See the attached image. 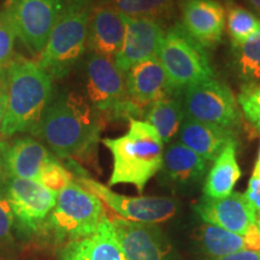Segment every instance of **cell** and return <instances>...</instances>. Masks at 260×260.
Returning <instances> with one entry per match:
<instances>
[{
    "label": "cell",
    "instance_id": "obj_1",
    "mask_svg": "<svg viewBox=\"0 0 260 260\" xmlns=\"http://www.w3.org/2000/svg\"><path fill=\"white\" fill-rule=\"evenodd\" d=\"M103 124V116L86 98L67 92L50 100L31 133L57 157L77 158L96 145Z\"/></svg>",
    "mask_w": 260,
    "mask_h": 260
},
{
    "label": "cell",
    "instance_id": "obj_2",
    "mask_svg": "<svg viewBox=\"0 0 260 260\" xmlns=\"http://www.w3.org/2000/svg\"><path fill=\"white\" fill-rule=\"evenodd\" d=\"M6 112L2 136L31 132L40 121L52 96V79L23 56H14L4 71Z\"/></svg>",
    "mask_w": 260,
    "mask_h": 260
},
{
    "label": "cell",
    "instance_id": "obj_3",
    "mask_svg": "<svg viewBox=\"0 0 260 260\" xmlns=\"http://www.w3.org/2000/svg\"><path fill=\"white\" fill-rule=\"evenodd\" d=\"M103 144L113 159L110 186L133 184L142 194L148 181L161 170L164 144L147 122L130 119L126 134L104 139Z\"/></svg>",
    "mask_w": 260,
    "mask_h": 260
},
{
    "label": "cell",
    "instance_id": "obj_4",
    "mask_svg": "<svg viewBox=\"0 0 260 260\" xmlns=\"http://www.w3.org/2000/svg\"><path fill=\"white\" fill-rule=\"evenodd\" d=\"M89 15L87 0H70L52 29L46 46L35 60L52 80L67 76L84 54Z\"/></svg>",
    "mask_w": 260,
    "mask_h": 260
},
{
    "label": "cell",
    "instance_id": "obj_5",
    "mask_svg": "<svg viewBox=\"0 0 260 260\" xmlns=\"http://www.w3.org/2000/svg\"><path fill=\"white\" fill-rule=\"evenodd\" d=\"M106 218L102 200L73 181L58 193L45 228L57 242L67 243L92 235Z\"/></svg>",
    "mask_w": 260,
    "mask_h": 260
},
{
    "label": "cell",
    "instance_id": "obj_6",
    "mask_svg": "<svg viewBox=\"0 0 260 260\" xmlns=\"http://www.w3.org/2000/svg\"><path fill=\"white\" fill-rule=\"evenodd\" d=\"M157 58L174 94H180L201 81L214 79V71L205 48L188 35L181 23L165 31Z\"/></svg>",
    "mask_w": 260,
    "mask_h": 260
},
{
    "label": "cell",
    "instance_id": "obj_7",
    "mask_svg": "<svg viewBox=\"0 0 260 260\" xmlns=\"http://www.w3.org/2000/svg\"><path fill=\"white\" fill-rule=\"evenodd\" d=\"M68 4V0H6L4 11L16 37L38 57Z\"/></svg>",
    "mask_w": 260,
    "mask_h": 260
},
{
    "label": "cell",
    "instance_id": "obj_8",
    "mask_svg": "<svg viewBox=\"0 0 260 260\" xmlns=\"http://www.w3.org/2000/svg\"><path fill=\"white\" fill-rule=\"evenodd\" d=\"M186 117L195 121L232 129L239 125L240 110L232 90L225 83L210 79L183 90Z\"/></svg>",
    "mask_w": 260,
    "mask_h": 260
},
{
    "label": "cell",
    "instance_id": "obj_9",
    "mask_svg": "<svg viewBox=\"0 0 260 260\" xmlns=\"http://www.w3.org/2000/svg\"><path fill=\"white\" fill-rule=\"evenodd\" d=\"M77 183L105 203L121 218L132 222L158 224L172 218L178 210V203L171 198L117 194L105 184L88 177H80Z\"/></svg>",
    "mask_w": 260,
    "mask_h": 260
},
{
    "label": "cell",
    "instance_id": "obj_10",
    "mask_svg": "<svg viewBox=\"0 0 260 260\" xmlns=\"http://www.w3.org/2000/svg\"><path fill=\"white\" fill-rule=\"evenodd\" d=\"M4 193L8 198L15 224L27 234L44 229L57 203V193L37 181L9 177Z\"/></svg>",
    "mask_w": 260,
    "mask_h": 260
},
{
    "label": "cell",
    "instance_id": "obj_11",
    "mask_svg": "<svg viewBox=\"0 0 260 260\" xmlns=\"http://www.w3.org/2000/svg\"><path fill=\"white\" fill-rule=\"evenodd\" d=\"M126 260H177L167 235L157 224L110 218Z\"/></svg>",
    "mask_w": 260,
    "mask_h": 260
},
{
    "label": "cell",
    "instance_id": "obj_12",
    "mask_svg": "<svg viewBox=\"0 0 260 260\" xmlns=\"http://www.w3.org/2000/svg\"><path fill=\"white\" fill-rule=\"evenodd\" d=\"M87 98L102 116L107 117L128 98L125 76L111 58L92 54L87 61Z\"/></svg>",
    "mask_w": 260,
    "mask_h": 260
},
{
    "label": "cell",
    "instance_id": "obj_13",
    "mask_svg": "<svg viewBox=\"0 0 260 260\" xmlns=\"http://www.w3.org/2000/svg\"><path fill=\"white\" fill-rule=\"evenodd\" d=\"M122 18L124 22V38L121 50L113 60L116 67L125 73L140 61L157 58L165 31L161 22L155 19L133 18L124 15H122Z\"/></svg>",
    "mask_w": 260,
    "mask_h": 260
},
{
    "label": "cell",
    "instance_id": "obj_14",
    "mask_svg": "<svg viewBox=\"0 0 260 260\" xmlns=\"http://www.w3.org/2000/svg\"><path fill=\"white\" fill-rule=\"evenodd\" d=\"M182 27L204 48L220 44L226 11L218 0H182Z\"/></svg>",
    "mask_w": 260,
    "mask_h": 260
},
{
    "label": "cell",
    "instance_id": "obj_15",
    "mask_svg": "<svg viewBox=\"0 0 260 260\" xmlns=\"http://www.w3.org/2000/svg\"><path fill=\"white\" fill-rule=\"evenodd\" d=\"M195 212L205 223L219 226L243 236L256 222V213L242 193L233 191L220 199L201 198L194 206Z\"/></svg>",
    "mask_w": 260,
    "mask_h": 260
},
{
    "label": "cell",
    "instance_id": "obj_16",
    "mask_svg": "<svg viewBox=\"0 0 260 260\" xmlns=\"http://www.w3.org/2000/svg\"><path fill=\"white\" fill-rule=\"evenodd\" d=\"M54 158L46 146L32 138L3 145V167L9 177L39 182L45 167Z\"/></svg>",
    "mask_w": 260,
    "mask_h": 260
},
{
    "label": "cell",
    "instance_id": "obj_17",
    "mask_svg": "<svg viewBox=\"0 0 260 260\" xmlns=\"http://www.w3.org/2000/svg\"><path fill=\"white\" fill-rule=\"evenodd\" d=\"M124 38L122 15L111 5H100L90 11L87 46L93 54L115 59Z\"/></svg>",
    "mask_w": 260,
    "mask_h": 260
},
{
    "label": "cell",
    "instance_id": "obj_18",
    "mask_svg": "<svg viewBox=\"0 0 260 260\" xmlns=\"http://www.w3.org/2000/svg\"><path fill=\"white\" fill-rule=\"evenodd\" d=\"M124 76L128 95L145 107L174 94L158 58H151L133 65L125 71Z\"/></svg>",
    "mask_w": 260,
    "mask_h": 260
},
{
    "label": "cell",
    "instance_id": "obj_19",
    "mask_svg": "<svg viewBox=\"0 0 260 260\" xmlns=\"http://www.w3.org/2000/svg\"><path fill=\"white\" fill-rule=\"evenodd\" d=\"M58 260H126L110 218L104 219L98 230L83 239L64 243Z\"/></svg>",
    "mask_w": 260,
    "mask_h": 260
},
{
    "label": "cell",
    "instance_id": "obj_20",
    "mask_svg": "<svg viewBox=\"0 0 260 260\" xmlns=\"http://www.w3.org/2000/svg\"><path fill=\"white\" fill-rule=\"evenodd\" d=\"M178 136L180 144L210 162L216 160L228 144L235 141L232 129L195 121L188 117H184Z\"/></svg>",
    "mask_w": 260,
    "mask_h": 260
},
{
    "label": "cell",
    "instance_id": "obj_21",
    "mask_svg": "<svg viewBox=\"0 0 260 260\" xmlns=\"http://www.w3.org/2000/svg\"><path fill=\"white\" fill-rule=\"evenodd\" d=\"M209 160L180 142H174L164 152L160 171L170 183L188 187L199 183L209 171Z\"/></svg>",
    "mask_w": 260,
    "mask_h": 260
},
{
    "label": "cell",
    "instance_id": "obj_22",
    "mask_svg": "<svg viewBox=\"0 0 260 260\" xmlns=\"http://www.w3.org/2000/svg\"><path fill=\"white\" fill-rule=\"evenodd\" d=\"M241 177V169L236 157V141L228 144L207 171L204 183L205 197L212 199L225 198L234 191Z\"/></svg>",
    "mask_w": 260,
    "mask_h": 260
},
{
    "label": "cell",
    "instance_id": "obj_23",
    "mask_svg": "<svg viewBox=\"0 0 260 260\" xmlns=\"http://www.w3.org/2000/svg\"><path fill=\"white\" fill-rule=\"evenodd\" d=\"M145 116L146 122L153 126L162 144H168L178 135L186 113L178 98L168 95L152 104Z\"/></svg>",
    "mask_w": 260,
    "mask_h": 260
},
{
    "label": "cell",
    "instance_id": "obj_24",
    "mask_svg": "<svg viewBox=\"0 0 260 260\" xmlns=\"http://www.w3.org/2000/svg\"><path fill=\"white\" fill-rule=\"evenodd\" d=\"M200 241L205 253L213 259L248 251L243 236L212 224L205 223L200 228Z\"/></svg>",
    "mask_w": 260,
    "mask_h": 260
},
{
    "label": "cell",
    "instance_id": "obj_25",
    "mask_svg": "<svg viewBox=\"0 0 260 260\" xmlns=\"http://www.w3.org/2000/svg\"><path fill=\"white\" fill-rule=\"evenodd\" d=\"M119 14L133 18L165 21L174 14V0H110Z\"/></svg>",
    "mask_w": 260,
    "mask_h": 260
},
{
    "label": "cell",
    "instance_id": "obj_26",
    "mask_svg": "<svg viewBox=\"0 0 260 260\" xmlns=\"http://www.w3.org/2000/svg\"><path fill=\"white\" fill-rule=\"evenodd\" d=\"M225 27L233 48H236L258 34L260 31V21L249 10L229 3Z\"/></svg>",
    "mask_w": 260,
    "mask_h": 260
},
{
    "label": "cell",
    "instance_id": "obj_27",
    "mask_svg": "<svg viewBox=\"0 0 260 260\" xmlns=\"http://www.w3.org/2000/svg\"><path fill=\"white\" fill-rule=\"evenodd\" d=\"M234 59L237 75L247 86L260 83V31L252 39L234 48Z\"/></svg>",
    "mask_w": 260,
    "mask_h": 260
},
{
    "label": "cell",
    "instance_id": "obj_28",
    "mask_svg": "<svg viewBox=\"0 0 260 260\" xmlns=\"http://www.w3.org/2000/svg\"><path fill=\"white\" fill-rule=\"evenodd\" d=\"M73 181V175L70 174V171L64 168L57 158H54L45 167L39 183L58 194Z\"/></svg>",
    "mask_w": 260,
    "mask_h": 260
},
{
    "label": "cell",
    "instance_id": "obj_29",
    "mask_svg": "<svg viewBox=\"0 0 260 260\" xmlns=\"http://www.w3.org/2000/svg\"><path fill=\"white\" fill-rule=\"evenodd\" d=\"M16 32L11 22L4 11L0 10V74L6 69L10 61L14 58V48Z\"/></svg>",
    "mask_w": 260,
    "mask_h": 260
},
{
    "label": "cell",
    "instance_id": "obj_30",
    "mask_svg": "<svg viewBox=\"0 0 260 260\" xmlns=\"http://www.w3.org/2000/svg\"><path fill=\"white\" fill-rule=\"evenodd\" d=\"M239 104L246 118L260 128V84L246 86L239 95Z\"/></svg>",
    "mask_w": 260,
    "mask_h": 260
},
{
    "label": "cell",
    "instance_id": "obj_31",
    "mask_svg": "<svg viewBox=\"0 0 260 260\" xmlns=\"http://www.w3.org/2000/svg\"><path fill=\"white\" fill-rule=\"evenodd\" d=\"M15 218L4 190H0V248L14 245Z\"/></svg>",
    "mask_w": 260,
    "mask_h": 260
},
{
    "label": "cell",
    "instance_id": "obj_32",
    "mask_svg": "<svg viewBox=\"0 0 260 260\" xmlns=\"http://www.w3.org/2000/svg\"><path fill=\"white\" fill-rule=\"evenodd\" d=\"M4 71L0 74V136H2L3 123H4L5 112H6V83H5Z\"/></svg>",
    "mask_w": 260,
    "mask_h": 260
},
{
    "label": "cell",
    "instance_id": "obj_33",
    "mask_svg": "<svg viewBox=\"0 0 260 260\" xmlns=\"http://www.w3.org/2000/svg\"><path fill=\"white\" fill-rule=\"evenodd\" d=\"M212 260H260V252L255 251H242L235 254L222 256Z\"/></svg>",
    "mask_w": 260,
    "mask_h": 260
},
{
    "label": "cell",
    "instance_id": "obj_34",
    "mask_svg": "<svg viewBox=\"0 0 260 260\" xmlns=\"http://www.w3.org/2000/svg\"><path fill=\"white\" fill-rule=\"evenodd\" d=\"M251 12L260 21V0H245Z\"/></svg>",
    "mask_w": 260,
    "mask_h": 260
},
{
    "label": "cell",
    "instance_id": "obj_35",
    "mask_svg": "<svg viewBox=\"0 0 260 260\" xmlns=\"http://www.w3.org/2000/svg\"><path fill=\"white\" fill-rule=\"evenodd\" d=\"M3 142H0V183H2V175L3 170H4V167H3Z\"/></svg>",
    "mask_w": 260,
    "mask_h": 260
},
{
    "label": "cell",
    "instance_id": "obj_36",
    "mask_svg": "<svg viewBox=\"0 0 260 260\" xmlns=\"http://www.w3.org/2000/svg\"><path fill=\"white\" fill-rule=\"evenodd\" d=\"M254 174H260V149H259V155H258V160L255 162L254 170H253Z\"/></svg>",
    "mask_w": 260,
    "mask_h": 260
},
{
    "label": "cell",
    "instance_id": "obj_37",
    "mask_svg": "<svg viewBox=\"0 0 260 260\" xmlns=\"http://www.w3.org/2000/svg\"><path fill=\"white\" fill-rule=\"evenodd\" d=\"M255 224H256V226H258L259 233H260V216L256 217V222H255Z\"/></svg>",
    "mask_w": 260,
    "mask_h": 260
},
{
    "label": "cell",
    "instance_id": "obj_38",
    "mask_svg": "<svg viewBox=\"0 0 260 260\" xmlns=\"http://www.w3.org/2000/svg\"><path fill=\"white\" fill-rule=\"evenodd\" d=\"M218 2H222V3H226V4H229V3H232V0H218Z\"/></svg>",
    "mask_w": 260,
    "mask_h": 260
},
{
    "label": "cell",
    "instance_id": "obj_39",
    "mask_svg": "<svg viewBox=\"0 0 260 260\" xmlns=\"http://www.w3.org/2000/svg\"><path fill=\"white\" fill-rule=\"evenodd\" d=\"M253 174H254V172H253ZM254 175H258V176H260V174H254Z\"/></svg>",
    "mask_w": 260,
    "mask_h": 260
}]
</instances>
